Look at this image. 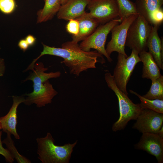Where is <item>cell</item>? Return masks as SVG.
<instances>
[{
	"label": "cell",
	"mask_w": 163,
	"mask_h": 163,
	"mask_svg": "<svg viewBox=\"0 0 163 163\" xmlns=\"http://www.w3.org/2000/svg\"><path fill=\"white\" fill-rule=\"evenodd\" d=\"M43 51L26 69L33 70L36 62L44 55L56 56L62 58L61 62L69 68L70 72L78 76L82 72L88 69L96 68L97 62H105L103 56L97 50L85 51L83 50L78 43L72 40L62 43L61 48L47 46L42 43Z\"/></svg>",
	"instance_id": "1"
},
{
	"label": "cell",
	"mask_w": 163,
	"mask_h": 163,
	"mask_svg": "<svg viewBox=\"0 0 163 163\" xmlns=\"http://www.w3.org/2000/svg\"><path fill=\"white\" fill-rule=\"evenodd\" d=\"M46 71L45 68L37 67L23 81L31 80L33 83V91L24 94L27 96L24 102L25 105L29 106L34 104L38 107L45 106L51 103L53 98L58 94L49 81L56 78V73H46Z\"/></svg>",
	"instance_id": "2"
},
{
	"label": "cell",
	"mask_w": 163,
	"mask_h": 163,
	"mask_svg": "<svg viewBox=\"0 0 163 163\" xmlns=\"http://www.w3.org/2000/svg\"><path fill=\"white\" fill-rule=\"evenodd\" d=\"M104 78L108 87L114 92L118 100L119 117L112 127L113 131L117 132L123 129L130 120H136L144 107L141 103H133L128 95L118 88L110 73L106 72Z\"/></svg>",
	"instance_id": "3"
},
{
	"label": "cell",
	"mask_w": 163,
	"mask_h": 163,
	"mask_svg": "<svg viewBox=\"0 0 163 163\" xmlns=\"http://www.w3.org/2000/svg\"><path fill=\"white\" fill-rule=\"evenodd\" d=\"M36 141L38 158L42 163H69L73 149L77 143V140L72 144L56 145L54 139L49 132L45 137L37 138Z\"/></svg>",
	"instance_id": "4"
},
{
	"label": "cell",
	"mask_w": 163,
	"mask_h": 163,
	"mask_svg": "<svg viewBox=\"0 0 163 163\" xmlns=\"http://www.w3.org/2000/svg\"><path fill=\"white\" fill-rule=\"evenodd\" d=\"M152 26L144 17L138 15L128 28L125 46L134 49L139 54L147 51V41Z\"/></svg>",
	"instance_id": "5"
},
{
	"label": "cell",
	"mask_w": 163,
	"mask_h": 163,
	"mask_svg": "<svg viewBox=\"0 0 163 163\" xmlns=\"http://www.w3.org/2000/svg\"><path fill=\"white\" fill-rule=\"evenodd\" d=\"M121 22L119 18H116L100 24L92 34L82 41L80 46L83 50L87 52L90 51L91 49L95 50L111 62L113 60L107 53L105 44L107 35L112 29Z\"/></svg>",
	"instance_id": "6"
},
{
	"label": "cell",
	"mask_w": 163,
	"mask_h": 163,
	"mask_svg": "<svg viewBox=\"0 0 163 163\" xmlns=\"http://www.w3.org/2000/svg\"><path fill=\"white\" fill-rule=\"evenodd\" d=\"M117 59L112 75L118 88L128 95L127 84L136 65L141 62V60L139 53L134 49H132L131 54L129 56L118 53Z\"/></svg>",
	"instance_id": "7"
},
{
	"label": "cell",
	"mask_w": 163,
	"mask_h": 163,
	"mask_svg": "<svg viewBox=\"0 0 163 163\" xmlns=\"http://www.w3.org/2000/svg\"><path fill=\"white\" fill-rule=\"evenodd\" d=\"M87 7L91 16L99 24H105L119 17L116 0H90Z\"/></svg>",
	"instance_id": "8"
},
{
	"label": "cell",
	"mask_w": 163,
	"mask_h": 163,
	"mask_svg": "<svg viewBox=\"0 0 163 163\" xmlns=\"http://www.w3.org/2000/svg\"><path fill=\"white\" fill-rule=\"evenodd\" d=\"M138 14H133L123 20L120 24L115 26L111 30V39L108 43L106 50L110 56L114 52L128 56L125 51V43L128 28Z\"/></svg>",
	"instance_id": "9"
},
{
	"label": "cell",
	"mask_w": 163,
	"mask_h": 163,
	"mask_svg": "<svg viewBox=\"0 0 163 163\" xmlns=\"http://www.w3.org/2000/svg\"><path fill=\"white\" fill-rule=\"evenodd\" d=\"M132 128L139 132L156 133L163 125V113L143 109L137 117Z\"/></svg>",
	"instance_id": "10"
},
{
	"label": "cell",
	"mask_w": 163,
	"mask_h": 163,
	"mask_svg": "<svg viewBox=\"0 0 163 163\" xmlns=\"http://www.w3.org/2000/svg\"><path fill=\"white\" fill-rule=\"evenodd\" d=\"M134 145L136 149L145 151L155 156L158 163L163 162V138L156 133H142L139 141Z\"/></svg>",
	"instance_id": "11"
},
{
	"label": "cell",
	"mask_w": 163,
	"mask_h": 163,
	"mask_svg": "<svg viewBox=\"0 0 163 163\" xmlns=\"http://www.w3.org/2000/svg\"><path fill=\"white\" fill-rule=\"evenodd\" d=\"M12 97V105L7 114L0 117V122L3 132L6 133H9L13 135L16 139H19L20 137L16 129L17 110L19 105L23 103L25 99L23 96H13Z\"/></svg>",
	"instance_id": "12"
},
{
	"label": "cell",
	"mask_w": 163,
	"mask_h": 163,
	"mask_svg": "<svg viewBox=\"0 0 163 163\" xmlns=\"http://www.w3.org/2000/svg\"><path fill=\"white\" fill-rule=\"evenodd\" d=\"M90 0H68L61 5L57 13L59 19L69 21L76 19L83 14Z\"/></svg>",
	"instance_id": "13"
},
{
	"label": "cell",
	"mask_w": 163,
	"mask_h": 163,
	"mask_svg": "<svg viewBox=\"0 0 163 163\" xmlns=\"http://www.w3.org/2000/svg\"><path fill=\"white\" fill-rule=\"evenodd\" d=\"M159 26L153 25L148 39L147 46L149 52L160 69H163V37L160 39L158 34Z\"/></svg>",
	"instance_id": "14"
},
{
	"label": "cell",
	"mask_w": 163,
	"mask_h": 163,
	"mask_svg": "<svg viewBox=\"0 0 163 163\" xmlns=\"http://www.w3.org/2000/svg\"><path fill=\"white\" fill-rule=\"evenodd\" d=\"M76 19L79 23V32L77 35L72 36V40L77 43L82 41L90 35L99 25L89 12H86Z\"/></svg>",
	"instance_id": "15"
},
{
	"label": "cell",
	"mask_w": 163,
	"mask_h": 163,
	"mask_svg": "<svg viewBox=\"0 0 163 163\" xmlns=\"http://www.w3.org/2000/svg\"><path fill=\"white\" fill-rule=\"evenodd\" d=\"M143 63L142 77L153 81L160 77L161 75L160 69L151 54L147 51H144L139 54Z\"/></svg>",
	"instance_id": "16"
},
{
	"label": "cell",
	"mask_w": 163,
	"mask_h": 163,
	"mask_svg": "<svg viewBox=\"0 0 163 163\" xmlns=\"http://www.w3.org/2000/svg\"><path fill=\"white\" fill-rule=\"evenodd\" d=\"M135 3L138 14L150 24L152 14L161 7L163 0H136Z\"/></svg>",
	"instance_id": "17"
},
{
	"label": "cell",
	"mask_w": 163,
	"mask_h": 163,
	"mask_svg": "<svg viewBox=\"0 0 163 163\" xmlns=\"http://www.w3.org/2000/svg\"><path fill=\"white\" fill-rule=\"evenodd\" d=\"M43 8L37 13V23L45 22L52 19L57 13L61 5V0H44Z\"/></svg>",
	"instance_id": "18"
},
{
	"label": "cell",
	"mask_w": 163,
	"mask_h": 163,
	"mask_svg": "<svg viewBox=\"0 0 163 163\" xmlns=\"http://www.w3.org/2000/svg\"><path fill=\"white\" fill-rule=\"evenodd\" d=\"M150 88L146 94L142 96L149 99L163 100V76L151 81Z\"/></svg>",
	"instance_id": "19"
},
{
	"label": "cell",
	"mask_w": 163,
	"mask_h": 163,
	"mask_svg": "<svg viewBox=\"0 0 163 163\" xmlns=\"http://www.w3.org/2000/svg\"><path fill=\"white\" fill-rule=\"evenodd\" d=\"M121 22L131 15L138 14L135 3L130 0H116Z\"/></svg>",
	"instance_id": "20"
},
{
	"label": "cell",
	"mask_w": 163,
	"mask_h": 163,
	"mask_svg": "<svg viewBox=\"0 0 163 163\" xmlns=\"http://www.w3.org/2000/svg\"><path fill=\"white\" fill-rule=\"evenodd\" d=\"M129 91L131 94L137 96L141 101V104L144 107L156 112L163 113V100L149 99L141 96L136 92L131 90Z\"/></svg>",
	"instance_id": "21"
},
{
	"label": "cell",
	"mask_w": 163,
	"mask_h": 163,
	"mask_svg": "<svg viewBox=\"0 0 163 163\" xmlns=\"http://www.w3.org/2000/svg\"><path fill=\"white\" fill-rule=\"evenodd\" d=\"M6 137L2 141V143L5 144L7 149L15 159L19 163H30L31 161L28 159L20 155L15 147L14 142L11 136V134L7 133Z\"/></svg>",
	"instance_id": "22"
},
{
	"label": "cell",
	"mask_w": 163,
	"mask_h": 163,
	"mask_svg": "<svg viewBox=\"0 0 163 163\" xmlns=\"http://www.w3.org/2000/svg\"><path fill=\"white\" fill-rule=\"evenodd\" d=\"M14 0H0V11L4 14L12 13L16 8Z\"/></svg>",
	"instance_id": "23"
},
{
	"label": "cell",
	"mask_w": 163,
	"mask_h": 163,
	"mask_svg": "<svg viewBox=\"0 0 163 163\" xmlns=\"http://www.w3.org/2000/svg\"><path fill=\"white\" fill-rule=\"evenodd\" d=\"M68 21L66 26L67 32L72 34V36L77 35L79 30V23L78 21L76 19H72Z\"/></svg>",
	"instance_id": "24"
},
{
	"label": "cell",
	"mask_w": 163,
	"mask_h": 163,
	"mask_svg": "<svg viewBox=\"0 0 163 163\" xmlns=\"http://www.w3.org/2000/svg\"><path fill=\"white\" fill-rule=\"evenodd\" d=\"M163 20V10L161 7L152 14L150 24L152 26H159L161 24Z\"/></svg>",
	"instance_id": "25"
},
{
	"label": "cell",
	"mask_w": 163,
	"mask_h": 163,
	"mask_svg": "<svg viewBox=\"0 0 163 163\" xmlns=\"http://www.w3.org/2000/svg\"><path fill=\"white\" fill-rule=\"evenodd\" d=\"M2 131H0V154L4 156L7 162L12 163L14 160V158L7 149L4 148L2 146V142L1 140Z\"/></svg>",
	"instance_id": "26"
},
{
	"label": "cell",
	"mask_w": 163,
	"mask_h": 163,
	"mask_svg": "<svg viewBox=\"0 0 163 163\" xmlns=\"http://www.w3.org/2000/svg\"><path fill=\"white\" fill-rule=\"evenodd\" d=\"M18 46L24 52L27 50L30 46L25 39L20 40L18 42Z\"/></svg>",
	"instance_id": "27"
},
{
	"label": "cell",
	"mask_w": 163,
	"mask_h": 163,
	"mask_svg": "<svg viewBox=\"0 0 163 163\" xmlns=\"http://www.w3.org/2000/svg\"><path fill=\"white\" fill-rule=\"evenodd\" d=\"M25 39L29 46H33L36 41V38L30 34L27 36Z\"/></svg>",
	"instance_id": "28"
},
{
	"label": "cell",
	"mask_w": 163,
	"mask_h": 163,
	"mask_svg": "<svg viewBox=\"0 0 163 163\" xmlns=\"http://www.w3.org/2000/svg\"><path fill=\"white\" fill-rule=\"evenodd\" d=\"M5 66L4 59L0 57V77L2 76L5 72Z\"/></svg>",
	"instance_id": "29"
},
{
	"label": "cell",
	"mask_w": 163,
	"mask_h": 163,
	"mask_svg": "<svg viewBox=\"0 0 163 163\" xmlns=\"http://www.w3.org/2000/svg\"><path fill=\"white\" fill-rule=\"evenodd\" d=\"M160 136L163 138V125H162L160 129L157 133Z\"/></svg>",
	"instance_id": "30"
},
{
	"label": "cell",
	"mask_w": 163,
	"mask_h": 163,
	"mask_svg": "<svg viewBox=\"0 0 163 163\" xmlns=\"http://www.w3.org/2000/svg\"><path fill=\"white\" fill-rule=\"evenodd\" d=\"M68 0H61V5H63L65 4Z\"/></svg>",
	"instance_id": "31"
},
{
	"label": "cell",
	"mask_w": 163,
	"mask_h": 163,
	"mask_svg": "<svg viewBox=\"0 0 163 163\" xmlns=\"http://www.w3.org/2000/svg\"><path fill=\"white\" fill-rule=\"evenodd\" d=\"M1 129H2V128L1 124V123H0V130Z\"/></svg>",
	"instance_id": "32"
}]
</instances>
